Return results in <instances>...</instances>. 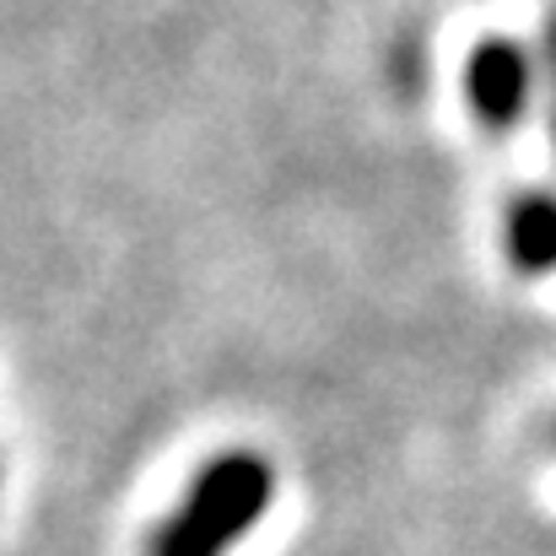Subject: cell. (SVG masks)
I'll return each mask as SVG.
<instances>
[{"mask_svg":"<svg viewBox=\"0 0 556 556\" xmlns=\"http://www.w3.org/2000/svg\"><path fill=\"white\" fill-rule=\"evenodd\" d=\"M465 92H470V109L486 125H497V130L519 125V114H525V103L535 92V60H530V49L514 43V38L476 43V54L465 65Z\"/></svg>","mask_w":556,"mask_h":556,"instance_id":"7a4b0ae2","label":"cell"},{"mask_svg":"<svg viewBox=\"0 0 556 556\" xmlns=\"http://www.w3.org/2000/svg\"><path fill=\"white\" fill-rule=\"evenodd\" d=\"M552 136H556V119H552Z\"/></svg>","mask_w":556,"mask_h":556,"instance_id":"5b68a950","label":"cell"},{"mask_svg":"<svg viewBox=\"0 0 556 556\" xmlns=\"http://www.w3.org/2000/svg\"><path fill=\"white\" fill-rule=\"evenodd\" d=\"M276 470L254 448L211 454L185 486L179 508L152 530L147 556H227L270 508Z\"/></svg>","mask_w":556,"mask_h":556,"instance_id":"6da1fadb","label":"cell"},{"mask_svg":"<svg viewBox=\"0 0 556 556\" xmlns=\"http://www.w3.org/2000/svg\"><path fill=\"white\" fill-rule=\"evenodd\" d=\"M508 249H514V265L530 270V276H546L556 270V194H519L514 211H508Z\"/></svg>","mask_w":556,"mask_h":556,"instance_id":"3957f363","label":"cell"},{"mask_svg":"<svg viewBox=\"0 0 556 556\" xmlns=\"http://www.w3.org/2000/svg\"><path fill=\"white\" fill-rule=\"evenodd\" d=\"M546 60H552V76H556V16H552V27H546Z\"/></svg>","mask_w":556,"mask_h":556,"instance_id":"277c9868","label":"cell"}]
</instances>
